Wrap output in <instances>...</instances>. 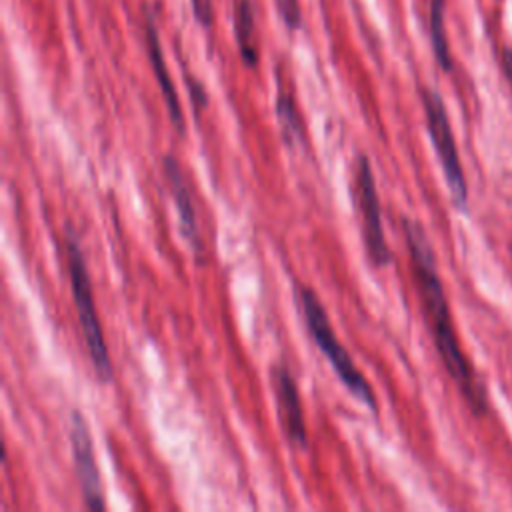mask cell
Returning a JSON list of instances; mask_svg holds the SVG:
<instances>
[{
  "instance_id": "obj_15",
  "label": "cell",
  "mask_w": 512,
  "mask_h": 512,
  "mask_svg": "<svg viewBox=\"0 0 512 512\" xmlns=\"http://www.w3.org/2000/svg\"><path fill=\"white\" fill-rule=\"evenodd\" d=\"M186 84H188V90H190V98H192V104L196 108V112H200L206 104H208V96H206V90L204 86L196 80V78H188L186 76Z\"/></svg>"
},
{
  "instance_id": "obj_8",
  "label": "cell",
  "mask_w": 512,
  "mask_h": 512,
  "mask_svg": "<svg viewBox=\"0 0 512 512\" xmlns=\"http://www.w3.org/2000/svg\"><path fill=\"white\" fill-rule=\"evenodd\" d=\"M162 174L168 182V188H170V194H172V200L176 206L180 236L186 240L192 254L202 260L204 244H202V236H200V228H198V216H196L190 180L186 178V172L182 170L178 158L172 154H166L162 158Z\"/></svg>"
},
{
  "instance_id": "obj_4",
  "label": "cell",
  "mask_w": 512,
  "mask_h": 512,
  "mask_svg": "<svg viewBox=\"0 0 512 512\" xmlns=\"http://www.w3.org/2000/svg\"><path fill=\"white\" fill-rule=\"evenodd\" d=\"M422 106L426 116L428 134L432 140V146L436 150L438 162L442 166L452 202L456 208L466 210L468 206V184L464 176V168L460 162V154L456 148V140L452 134V126L448 120L446 106L440 98V94L432 88H422Z\"/></svg>"
},
{
  "instance_id": "obj_14",
  "label": "cell",
  "mask_w": 512,
  "mask_h": 512,
  "mask_svg": "<svg viewBox=\"0 0 512 512\" xmlns=\"http://www.w3.org/2000/svg\"><path fill=\"white\" fill-rule=\"evenodd\" d=\"M192 2V12H194V18L204 26L208 28L212 24V18H214V0H190Z\"/></svg>"
},
{
  "instance_id": "obj_7",
  "label": "cell",
  "mask_w": 512,
  "mask_h": 512,
  "mask_svg": "<svg viewBox=\"0 0 512 512\" xmlns=\"http://www.w3.org/2000/svg\"><path fill=\"white\" fill-rule=\"evenodd\" d=\"M270 388L276 402V414L278 422L282 426V432L286 440L298 448H308V430L304 420V408L300 400V392L296 386V380L286 364H274L270 368Z\"/></svg>"
},
{
  "instance_id": "obj_13",
  "label": "cell",
  "mask_w": 512,
  "mask_h": 512,
  "mask_svg": "<svg viewBox=\"0 0 512 512\" xmlns=\"http://www.w3.org/2000/svg\"><path fill=\"white\" fill-rule=\"evenodd\" d=\"M278 12L286 24V28L290 30H298L302 24V14H300V6L298 0H276Z\"/></svg>"
},
{
  "instance_id": "obj_9",
  "label": "cell",
  "mask_w": 512,
  "mask_h": 512,
  "mask_svg": "<svg viewBox=\"0 0 512 512\" xmlns=\"http://www.w3.org/2000/svg\"><path fill=\"white\" fill-rule=\"evenodd\" d=\"M144 44H146L148 60H150V66H152V70H154L156 82H158V86H160V94H162L164 104H166V108H168L170 122H172V126H174L180 134H184V130H186L184 112H182L176 86H174V82H172V78H170L166 60H164V52H162V44H160V34H158V30H156L154 18H152L148 12H146V18H144Z\"/></svg>"
},
{
  "instance_id": "obj_5",
  "label": "cell",
  "mask_w": 512,
  "mask_h": 512,
  "mask_svg": "<svg viewBox=\"0 0 512 512\" xmlns=\"http://www.w3.org/2000/svg\"><path fill=\"white\" fill-rule=\"evenodd\" d=\"M354 198H356L360 220H362V242H364L366 256L372 262V266L384 268L394 260V256L384 236L382 208H380L376 180H374V172L368 156L358 158Z\"/></svg>"
},
{
  "instance_id": "obj_6",
  "label": "cell",
  "mask_w": 512,
  "mask_h": 512,
  "mask_svg": "<svg viewBox=\"0 0 512 512\" xmlns=\"http://www.w3.org/2000/svg\"><path fill=\"white\" fill-rule=\"evenodd\" d=\"M68 436H70L74 472L78 478V488H80L84 506L92 512H100L106 508L104 488H102L100 470L96 464L94 440L90 434V426L80 410H72V414H70Z\"/></svg>"
},
{
  "instance_id": "obj_1",
  "label": "cell",
  "mask_w": 512,
  "mask_h": 512,
  "mask_svg": "<svg viewBox=\"0 0 512 512\" xmlns=\"http://www.w3.org/2000/svg\"><path fill=\"white\" fill-rule=\"evenodd\" d=\"M402 232H404L406 248L410 254L412 274L418 286L426 322L430 326L432 340L444 362V368L454 380V384L458 386L464 400L468 402L470 410L476 414H484L486 392L460 348V342L452 324V314L448 308V298L438 274L434 248L428 240V234L416 220H410V218H402Z\"/></svg>"
},
{
  "instance_id": "obj_16",
  "label": "cell",
  "mask_w": 512,
  "mask_h": 512,
  "mask_svg": "<svg viewBox=\"0 0 512 512\" xmlns=\"http://www.w3.org/2000/svg\"><path fill=\"white\" fill-rule=\"evenodd\" d=\"M502 70H504V76L512 88V50L510 48H504L502 50Z\"/></svg>"
},
{
  "instance_id": "obj_2",
  "label": "cell",
  "mask_w": 512,
  "mask_h": 512,
  "mask_svg": "<svg viewBox=\"0 0 512 512\" xmlns=\"http://www.w3.org/2000/svg\"><path fill=\"white\" fill-rule=\"evenodd\" d=\"M294 298L298 304V310L302 314V320L306 324V330L314 344L320 348L324 358L330 362L334 374L340 378L344 388L366 408L372 412H378L376 394L368 382V378L358 370L356 362L344 348V344L338 340L332 322L328 318V312L316 292L308 286H296Z\"/></svg>"
},
{
  "instance_id": "obj_12",
  "label": "cell",
  "mask_w": 512,
  "mask_h": 512,
  "mask_svg": "<svg viewBox=\"0 0 512 512\" xmlns=\"http://www.w3.org/2000/svg\"><path fill=\"white\" fill-rule=\"evenodd\" d=\"M444 16H446V0H430V42L432 50L436 56V62L444 72L452 68V56L448 48V36H446V26H444Z\"/></svg>"
},
{
  "instance_id": "obj_10",
  "label": "cell",
  "mask_w": 512,
  "mask_h": 512,
  "mask_svg": "<svg viewBox=\"0 0 512 512\" xmlns=\"http://www.w3.org/2000/svg\"><path fill=\"white\" fill-rule=\"evenodd\" d=\"M234 36L242 62L248 68L258 66V42H256V20L254 6L250 0H236L234 4Z\"/></svg>"
},
{
  "instance_id": "obj_11",
  "label": "cell",
  "mask_w": 512,
  "mask_h": 512,
  "mask_svg": "<svg viewBox=\"0 0 512 512\" xmlns=\"http://www.w3.org/2000/svg\"><path fill=\"white\" fill-rule=\"evenodd\" d=\"M276 118H278L280 132L286 146H304L306 142L304 120L298 112L294 94L290 90H284L282 86H278V96H276Z\"/></svg>"
},
{
  "instance_id": "obj_3",
  "label": "cell",
  "mask_w": 512,
  "mask_h": 512,
  "mask_svg": "<svg viewBox=\"0 0 512 512\" xmlns=\"http://www.w3.org/2000/svg\"><path fill=\"white\" fill-rule=\"evenodd\" d=\"M64 250H66V268H68V278H70V290H72L82 338H84L94 374L100 378L102 384H108L114 378V366H112L108 344L104 340V330H102V324L98 318L92 280H90L84 252L80 246V238L72 226H66V230H64Z\"/></svg>"
}]
</instances>
